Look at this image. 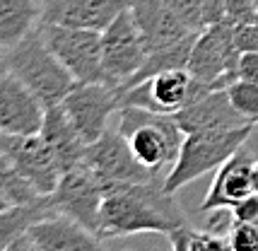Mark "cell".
Returning a JSON list of instances; mask_svg holds the SVG:
<instances>
[{
	"label": "cell",
	"mask_w": 258,
	"mask_h": 251,
	"mask_svg": "<svg viewBox=\"0 0 258 251\" xmlns=\"http://www.w3.org/2000/svg\"><path fill=\"white\" fill-rule=\"evenodd\" d=\"M188 225L176 194H169L157 179L135 183H111L99 213V239L131 234H171Z\"/></svg>",
	"instance_id": "1"
},
{
	"label": "cell",
	"mask_w": 258,
	"mask_h": 251,
	"mask_svg": "<svg viewBox=\"0 0 258 251\" xmlns=\"http://www.w3.org/2000/svg\"><path fill=\"white\" fill-rule=\"evenodd\" d=\"M116 131L125 138L135 160L152 174L176 160L183 143V131L174 114H157L140 106H121Z\"/></svg>",
	"instance_id": "2"
},
{
	"label": "cell",
	"mask_w": 258,
	"mask_h": 251,
	"mask_svg": "<svg viewBox=\"0 0 258 251\" xmlns=\"http://www.w3.org/2000/svg\"><path fill=\"white\" fill-rule=\"evenodd\" d=\"M5 66L8 73H12L41 99L44 106L60 104L68 92L78 85L70 70L46 46L39 29L32 32L24 41H20L15 48L5 51Z\"/></svg>",
	"instance_id": "3"
},
{
	"label": "cell",
	"mask_w": 258,
	"mask_h": 251,
	"mask_svg": "<svg viewBox=\"0 0 258 251\" xmlns=\"http://www.w3.org/2000/svg\"><path fill=\"white\" fill-rule=\"evenodd\" d=\"M253 123L227 128V131H210V133H188L183 136L181 150L176 160L171 162V169L164 176V189L169 194H176L186 183L201 179L215 171L222 162H227L236 150L241 148L253 133Z\"/></svg>",
	"instance_id": "4"
},
{
	"label": "cell",
	"mask_w": 258,
	"mask_h": 251,
	"mask_svg": "<svg viewBox=\"0 0 258 251\" xmlns=\"http://www.w3.org/2000/svg\"><path fill=\"white\" fill-rule=\"evenodd\" d=\"M236 60L239 48L234 41V24L222 20L196 34L186 68L196 80L210 85L213 90H227L236 80Z\"/></svg>",
	"instance_id": "5"
},
{
	"label": "cell",
	"mask_w": 258,
	"mask_h": 251,
	"mask_svg": "<svg viewBox=\"0 0 258 251\" xmlns=\"http://www.w3.org/2000/svg\"><path fill=\"white\" fill-rule=\"evenodd\" d=\"M145 58V39L135 24L131 8H125L101 29V66H104L106 85L121 90L140 70Z\"/></svg>",
	"instance_id": "6"
},
{
	"label": "cell",
	"mask_w": 258,
	"mask_h": 251,
	"mask_svg": "<svg viewBox=\"0 0 258 251\" xmlns=\"http://www.w3.org/2000/svg\"><path fill=\"white\" fill-rule=\"evenodd\" d=\"M39 32L78 82H106L101 66V32L48 22H41Z\"/></svg>",
	"instance_id": "7"
},
{
	"label": "cell",
	"mask_w": 258,
	"mask_h": 251,
	"mask_svg": "<svg viewBox=\"0 0 258 251\" xmlns=\"http://www.w3.org/2000/svg\"><path fill=\"white\" fill-rule=\"evenodd\" d=\"M213 87L196 80L188 68L162 70L157 75L138 82L121 92V106H140L157 114H176L196 97H201Z\"/></svg>",
	"instance_id": "8"
},
{
	"label": "cell",
	"mask_w": 258,
	"mask_h": 251,
	"mask_svg": "<svg viewBox=\"0 0 258 251\" xmlns=\"http://www.w3.org/2000/svg\"><path fill=\"white\" fill-rule=\"evenodd\" d=\"M104 196L106 191L101 179L94 174L90 164L80 162L60 174V181L53 189V194L48 196V201L56 213L73 217L75 222L99 237V213Z\"/></svg>",
	"instance_id": "9"
},
{
	"label": "cell",
	"mask_w": 258,
	"mask_h": 251,
	"mask_svg": "<svg viewBox=\"0 0 258 251\" xmlns=\"http://www.w3.org/2000/svg\"><path fill=\"white\" fill-rule=\"evenodd\" d=\"M68 121L90 145L109 128V116L121 109V94L106 82H78L60 102Z\"/></svg>",
	"instance_id": "10"
},
{
	"label": "cell",
	"mask_w": 258,
	"mask_h": 251,
	"mask_svg": "<svg viewBox=\"0 0 258 251\" xmlns=\"http://www.w3.org/2000/svg\"><path fill=\"white\" fill-rule=\"evenodd\" d=\"M0 150L8 155L17 174L32 183V189L39 196H51L53 189L60 181V167L51 148L39 133L36 136H15V133H3Z\"/></svg>",
	"instance_id": "11"
},
{
	"label": "cell",
	"mask_w": 258,
	"mask_h": 251,
	"mask_svg": "<svg viewBox=\"0 0 258 251\" xmlns=\"http://www.w3.org/2000/svg\"><path fill=\"white\" fill-rule=\"evenodd\" d=\"M82 162L94 169V174L104 183V191L111 183H135V181L157 179V174L147 171L133 157L125 138L118 131L113 133L109 128H106V133L101 138H97L94 143L87 145V152H85V160Z\"/></svg>",
	"instance_id": "12"
},
{
	"label": "cell",
	"mask_w": 258,
	"mask_h": 251,
	"mask_svg": "<svg viewBox=\"0 0 258 251\" xmlns=\"http://www.w3.org/2000/svg\"><path fill=\"white\" fill-rule=\"evenodd\" d=\"M104 241L82 227L73 217L51 213L36 220L20 239L10 246V251H80L99 249Z\"/></svg>",
	"instance_id": "13"
},
{
	"label": "cell",
	"mask_w": 258,
	"mask_h": 251,
	"mask_svg": "<svg viewBox=\"0 0 258 251\" xmlns=\"http://www.w3.org/2000/svg\"><path fill=\"white\" fill-rule=\"evenodd\" d=\"M46 106L12 73L0 78V128L15 136H36L44 126Z\"/></svg>",
	"instance_id": "14"
},
{
	"label": "cell",
	"mask_w": 258,
	"mask_h": 251,
	"mask_svg": "<svg viewBox=\"0 0 258 251\" xmlns=\"http://www.w3.org/2000/svg\"><path fill=\"white\" fill-rule=\"evenodd\" d=\"M253 155L244 145L236 150L227 162L215 169L213 183L201 203V213L215 210H232V208L251 194V169H253Z\"/></svg>",
	"instance_id": "15"
},
{
	"label": "cell",
	"mask_w": 258,
	"mask_h": 251,
	"mask_svg": "<svg viewBox=\"0 0 258 251\" xmlns=\"http://www.w3.org/2000/svg\"><path fill=\"white\" fill-rule=\"evenodd\" d=\"M176 123L183 131V136L188 133H210V131H227L236 126H246L248 121L236 111L225 90H210L196 97L191 104H186L176 114Z\"/></svg>",
	"instance_id": "16"
},
{
	"label": "cell",
	"mask_w": 258,
	"mask_h": 251,
	"mask_svg": "<svg viewBox=\"0 0 258 251\" xmlns=\"http://www.w3.org/2000/svg\"><path fill=\"white\" fill-rule=\"evenodd\" d=\"M39 5L41 22L101 32L118 12L131 8V0H39Z\"/></svg>",
	"instance_id": "17"
},
{
	"label": "cell",
	"mask_w": 258,
	"mask_h": 251,
	"mask_svg": "<svg viewBox=\"0 0 258 251\" xmlns=\"http://www.w3.org/2000/svg\"><path fill=\"white\" fill-rule=\"evenodd\" d=\"M131 12L145 39L147 53L179 44L181 39L193 34L179 20V15L169 8L167 0H131Z\"/></svg>",
	"instance_id": "18"
},
{
	"label": "cell",
	"mask_w": 258,
	"mask_h": 251,
	"mask_svg": "<svg viewBox=\"0 0 258 251\" xmlns=\"http://www.w3.org/2000/svg\"><path fill=\"white\" fill-rule=\"evenodd\" d=\"M39 136L46 140V145L51 148L53 157H56L60 171H68L70 167H75L85 160L87 152V143L82 140L75 126L68 121L66 111L60 109V104L56 106H46L44 126L39 131Z\"/></svg>",
	"instance_id": "19"
},
{
	"label": "cell",
	"mask_w": 258,
	"mask_h": 251,
	"mask_svg": "<svg viewBox=\"0 0 258 251\" xmlns=\"http://www.w3.org/2000/svg\"><path fill=\"white\" fill-rule=\"evenodd\" d=\"M41 27L39 0H0V51H10Z\"/></svg>",
	"instance_id": "20"
},
{
	"label": "cell",
	"mask_w": 258,
	"mask_h": 251,
	"mask_svg": "<svg viewBox=\"0 0 258 251\" xmlns=\"http://www.w3.org/2000/svg\"><path fill=\"white\" fill-rule=\"evenodd\" d=\"M56 213L51 208L48 196H41L32 203H20V206H8L0 210V249H10L15 241L32 227L36 220Z\"/></svg>",
	"instance_id": "21"
},
{
	"label": "cell",
	"mask_w": 258,
	"mask_h": 251,
	"mask_svg": "<svg viewBox=\"0 0 258 251\" xmlns=\"http://www.w3.org/2000/svg\"><path fill=\"white\" fill-rule=\"evenodd\" d=\"M167 3L191 32H201L208 24L227 20L225 0H167Z\"/></svg>",
	"instance_id": "22"
},
{
	"label": "cell",
	"mask_w": 258,
	"mask_h": 251,
	"mask_svg": "<svg viewBox=\"0 0 258 251\" xmlns=\"http://www.w3.org/2000/svg\"><path fill=\"white\" fill-rule=\"evenodd\" d=\"M171 249L176 251H229V241L215 229H193L191 225L167 234Z\"/></svg>",
	"instance_id": "23"
},
{
	"label": "cell",
	"mask_w": 258,
	"mask_h": 251,
	"mask_svg": "<svg viewBox=\"0 0 258 251\" xmlns=\"http://www.w3.org/2000/svg\"><path fill=\"white\" fill-rule=\"evenodd\" d=\"M0 194L8 198L10 206H20V203H32L41 196L32 189V183L22 179L17 169L12 167V162L8 160V155L0 150Z\"/></svg>",
	"instance_id": "24"
},
{
	"label": "cell",
	"mask_w": 258,
	"mask_h": 251,
	"mask_svg": "<svg viewBox=\"0 0 258 251\" xmlns=\"http://www.w3.org/2000/svg\"><path fill=\"white\" fill-rule=\"evenodd\" d=\"M225 92L236 111L244 116L248 123L258 126V82L234 80Z\"/></svg>",
	"instance_id": "25"
},
{
	"label": "cell",
	"mask_w": 258,
	"mask_h": 251,
	"mask_svg": "<svg viewBox=\"0 0 258 251\" xmlns=\"http://www.w3.org/2000/svg\"><path fill=\"white\" fill-rule=\"evenodd\" d=\"M227 241L232 251H258V222H232Z\"/></svg>",
	"instance_id": "26"
},
{
	"label": "cell",
	"mask_w": 258,
	"mask_h": 251,
	"mask_svg": "<svg viewBox=\"0 0 258 251\" xmlns=\"http://www.w3.org/2000/svg\"><path fill=\"white\" fill-rule=\"evenodd\" d=\"M225 15L232 24H248L256 22L258 10L253 0H225Z\"/></svg>",
	"instance_id": "27"
},
{
	"label": "cell",
	"mask_w": 258,
	"mask_h": 251,
	"mask_svg": "<svg viewBox=\"0 0 258 251\" xmlns=\"http://www.w3.org/2000/svg\"><path fill=\"white\" fill-rule=\"evenodd\" d=\"M232 222H258V194L251 191L232 208Z\"/></svg>",
	"instance_id": "28"
},
{
	"label": "cell",
	"mask_w": 258,
	"mask_h": 251,
	"mask_svg": "<svg viewBox=\"0 0 258 251\" xmlns=\"http://www.w3.org/2000/svg\"><path fill=\"white\" fill-rule=\"evenodd\" d=\"M236 80L258 82V51H241L236 60Z\"/></svg>",
	"instance_id": "29"
},
{
	"label": "cell",
	"mask_w": 258,
	"mask_h": 251,
	"mask_svg": "<svg viewBox=\"0 0 258 251\" xmlns=\"http://www.w3.org/2000/svg\"><path fill=\"white\" fill-rule=\"evenodd\" d=\"M251 191L258 194V160L253 162V169H251Z\"/></svg>",
	"instance_id": "30"
},
{
	"label": "cell",
	"mask_w": 258,
	"mask_h": 251,
	"mask_svg": "<svg viewBox=\"0 0 258 251\" xmlns=\"http://www.w3.org/2000/svg\"><path fill=\"white\" fill-rule=\"evenodd\" d=\"M8 73V66H5V51H0V78Z\"/></svg>",
	"instance_id": "31"
},
{
	"label": "cell",
	"mask_w": 258,
	"mask_h": 251,
	"mask_svg": "<svg viewBox=\"0 0 258 251\" xmlns=\"http://www.w3.org/2000/svg\"><path fill=\"white\" fill-rule=\"evenodd\" d=\"M253 24H256V32H258V17H256V22H253Z\"/></svg>",
	"instance_id": "32"
},
{
	"label": "cell",
	"mask_w": 258,
	"mask_h": 251,
	"mask_svg": "<svg viewBox=\"0 0 258 251\" xmlns=\"http://www.w3.org/2000/svg\"><path fill=\"white\" fill-rule=\"evenodd\" d=\"M253 5H256V10H258V0H253Z\"/></svg>",
	"instance_id": "33"
},
{
	"label": "cell",
	"mask_w": 258,
	"mask_h": 251,
	"mask_svg": "<svg viewBox=\"0 0 258 251\" xmlns=\"http://www.w3.org/2000/svg\"><path fill=\"white\" fill-rule=\"evenodd\" d=\"M0 140H3V128H0Z\"/></svg>",
	"instance_id": "34"
}]
</instances>
